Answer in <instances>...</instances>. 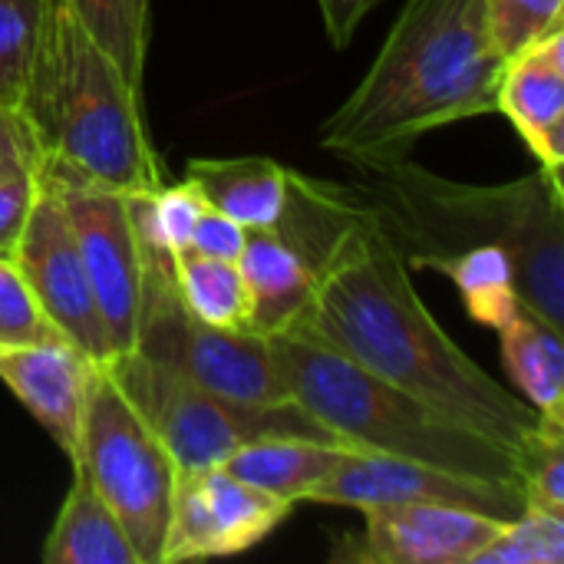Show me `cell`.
I'll return each mask as SVG.
<instances>
[{
    "instance_id": "30",
    "label": "cell",
    "mask_w": 564,
    "mask_h": 564,
    "mask_svg": "<svg viewBox=\"0 0 564 564\" xmlns=\"http://www.w3.org/2000/svg\"><path fill=\"white\" fill-rule=\"evenodd\" d=\"M36 195V172L0 178V258L10 261Z\"/></svg>"
},
{
    "instance_id": "27",
    "label": "cell",
    "mask_w": 564,
    "mask_h": 564,
    "mask_svg": "<svg viewBox=\"0 0 564 564\" xmlns=\"http://www.w3.org/2000/svg\"><path fill=\"white\" fill-rule=\"evenodd\" d=\"M525 509L564 519V430L545 426L539 443L519 463Z\"/></svg>"
},
{
    "instance_id": "3",
    "label": "cell",
    "mask_w": 564,
    "mask_h": 564,
    "mask_svg": "<svg viewBox=\"0 0 564 564\" xmlns=\"http://www.w3.org/2000/svg\"><path fill=\"white\" fill-rule=\"evenodd\" d=\"M502 69L489 0H406L364 79L321 126V145L350 165L403 159L420 135L496 112Z\"/></svg>"
},
{
    "instance_id": "32",
    "label": "cell",
    "mask_w": 564,
    "mask_h": 564,
    "mask_svg": "<svg viewBox=\"0 0 564 564\" xmlns=\"http://www.w3.org/2000/svg\"><path fill=\"white\" fill-rule=\"evenodd\" d=\"M380 0H317V10H321V20H324V33L327 40L344 50L354 33L360 30V23L367 20V13L377 7Z\"/></svg>"
},
{
    "instance_id": "18",
    "label": "cell",
    "mask_w": 564,
    "mask_h": 564,
    "mask_svg": "<svg viewBox=\"0 0 564 564\" xmlns=\"http://www.w3.org/2000/svg\"><path fill=\"white\" fill-rule=\"evenodd\" d=\"M40 558L43 564H139L122 522L79 469H73V486Z\"/></svg>"
},
{
    "instance_id": "23",
    "label": "cell",
    "mask_w": 564,
    "mask_h": 564,
    "mask_svg": "<svg viewBox=\"0 0 564 564\" xmlns=\"http://www.w3.org/2000/svg\"><path fill=\"white\" fill-rule=\"evenodd\" d=\"M96 46L142 89L149 50V0H63Z\"/></svg>"
},
{
    "instance_id": "25",
    "label": "cell",
    "mask_w": 564,
    "mask_h": 564,
    "mask_svg": "<svg viewBox=\"0 0 564 564\" xmlns=\"http://www.w3.org/2000/svg\"><path fill=\"white\" fill-rule=\"evenodd\" d=\"M564 519L525 509L502 522L499 535L479 552L473 564H562Z\"/></svg>"
},
{
    "instance_id": "17",
    "label": "cell",
    "mask_w": 564,
    "mask_h": 564,
    "mask_svg": "<svg viewBox=\"0 0 564 564\" xmlns=\"http://www.w3.org/2000/svg\"><path fill=\"white\" fill-rule=\"evenodd\" d=\"M185 182L208 208L235 218L241 228L271 231L284 215L291 172L264 155L192 159L185 165Z\"/></svg>"
},
{
    "instance_id": "31",
    "label": "cell",
    "mask_w": 564,
    "mask_h": 564,
    "mask_svg": "<svg viewBox=\"0 0 564 564\" xmlns=\"http://www.w3.org/2000/svg\"><path fill=\"white\" fill-rule=\"evenodd\" d=\"M245 238H248V228H241L235 218L215 212L205 205L195 231H192V245L188 251L195 254H205V258H225V261H238L241 248H245Z\"/></svg>"
},
{
    "instance_id": "19",
    "label": "cell",
    "mask_w": 564,
    "mask_h": 564,
    "mask_svg": "<svg viewBox=\"0 0 564 564\" xmlns=\"http://www.w3.org/2000/svg\"><path fill=\"white\" fill-rule=\"evenodd\" d=\"M502 344L506 373L522 390V400L532 403L549 426L564 430V344L562 330L519 307L502 327H496Z\"/></svg>"
},
{
    "instance_id": "4",
    "label": "cell",
    "mask_w": 564,
    "mask_h": 564,
    "mask_svg": "<svg viewBox=\"0 0 564 564\" xmlns=\"http://www.w3.org/2000/svg\"><path fill=\"white\" fill-rule=\"evenodd\" d=\"M271 357L288 397L347 449L416 459L453 476L522 489L516 453L449 423L416 397L321 344L304 327L274 334Z\"/></svg>"
},
{
    "instance_id": "16",
    "label": "cell",
    "mask_w": 564,
    "mask_h": 564,
    "mask_svg": "<svg viewBox=\"0 0 564 564\" xmlns=\"http://www.w3.org/2000/svg\"><path fill=\"white\" fill-rule=\"evenodd\" d=\"M238 268L251 294L248 330L274 337L304 321L314 301V264L288 238L274 228L248 231Z\"/></svg>"
},
{
    "instance_id": "2",
    "label": "cell",
    "mask_w": 564,
    "mask_h": 564,
    "mask_svg": "<svg viewBox=\"0 0 564 564\" xmlns=\"http://www.w3.org/2000/svg\"><path fill=\"white\" fill-rule=\"evenodd\" d=\"M347 182L406 268H433L473 248H502L516 268L522 304L564 330V182L532 172L502 185L440 178L416 162L354 165Z\"/></svg>"
},
{
    "instance_id": "5",
    "label": "cell",
    "mask_w": 564,
    "mask_h": 564,
    "mask_svg": "<svg viewBox=\"0 0 564 564\" xmlns=\"http://www.w3.org/2000/svg\"><path fill=\"white\" fill-rule=\"evenodd\" d=\"M43 159L112 192H149L165 182L152 149L142 89L96 46L79 20L53 3L46 50L26 99Z\"/></svg>"
},
{
    "instance_id": "15",
    "label": "cell",
    "mask_w": 564,
    "mask_h": 564,
    "mask_svg": "<svg viewBox=\"0 0 564 564\" xmlns=\"http://www.w3.org/2000/svg\"><path fill=\"white\" fill-rule=\"evenodd\" d=\"M496 112H502L539 169L562 178L564 169V30L549 33L525 53L512 56L499 79Z\"/></svg>"
},
{
    "instance_id": "1",
    "label": "cell",
    "mask_w": 564,
    "mask_h": 564,
    "mask_svg": "<svg viewBox=\"0 0 564 564\" xmlns=\"http://www.w3.org/2000/svg\"><path fill=\"white\" fill-rule=\"evenodd\" d=\"M340 192L347 212L314 258V301L297 327L522 463L549 423L436 324L397 245L347 185Z\"/></svg>"
},
{
    "instance_id": "26",
    "label": "cell",
    "mask_w": 564,
    "mask_h": 564,
    "mask_svg": "<svg viewBox=\"0 0 564 564\" xmlns=\"http://www.w3.org/2000/svg\"><path fill=\"white\" fill-rule=\"evenodd\" d=\"M564 30V0H489V40L502 63Z\"/></svg>"
},
{
    "instance_id": "14",
    "label": "cell",
    "mask_w": 564,
    "mask_h": 564,
    "mask_svg": "<svg viewBox=\"0 0 564 564\" xmlns=\"http://www.w3.org/2000/svg\"><path fill=\"white\" fill-rule=\"evenodd\" d=\"M93 360L63 337L0 350V380L69 459Z\"/></svg>"
},
{
    "instance_id": "9",
    "label": "cell",
    "mask_w": 564,
    "mask_h": 564,
    "mask_svg": "<svg viewBox=\"0 0 564 564\" xmlns=\"http://www.w3.org/2000/svg\"><path fill=\"white\" fill-rule=\"evenodd\" d=\"M40 175L53 185L69 215L112 357L132 354L142 311V251L126 212V195L76 178L46 159H40Z\"/></svg>"
},
{
    "instance_id": "22",
    "label": "cell",
    "mask_w": 564,
    "mask_h": 564,
    "mask_svg": "<svg viewBox=\"0 0 564 564\" xmlns=\"http://www.w3.org/2000/svg\"><path fill=\"white\" fill-rule=\"evenodd\" d=\"M56 0H0V109H26Z\"/></svg>"
},
{
    "instance_id": "10",
    "label": "cell",
    "mask_w": 564,
    "mask_h": 564,
    "mask_svg": "<svg viewBox=\"0 0 564 564\" xmlns=\"http://www.w3.org/2000/svg\"><path fill=\"white\" fill-rule=\"evenodd\" d=\"M10 261L26 281L46 324L76 350H83L93 364L99 367L109 364L112 347L106 340V327L79 258L69 215L59 195L53 192V185L40 175V169H36V195Z\"/></svg>"
},
{
    "instance_id": "21",
    "label": "cell",
    "mask_w": 564,
    "mask_h": 564,
    "mask_svg": "<svg viewBox=\"0 0 564 564\" xmlns=\"http://www.w3.org/2000/svg\"><path fill=\"white\" fill-rule=\"evenodd\" d=\"M175 291L182 307L202 324L248 330L251 294L238 261L182 251L175 254Z\"/></svg>"
},
{
    "instance_id": "13",
    "label": "cell",
    "mask_w": 564,
    "mask_h": 564,
    "mask_svg": "<svg viewBox=\"0 0 564 564\" xmlns=\"http://www.w3.org/2000/svg\"><path fill=\"white\" fill-rule=\"evenodd\" d=\"M502 522L473 509L413 502L364 509V532L350 542V562L473 564Z\"/></svg>"
},
{
    "instance_id": "20",
    "label": "cell",
    "mask_w": 564,
    "mask_h": 564,
    "mask_svg": "<svg viewBox=\"0 0 564 564\" xmlns=\"http://www.w3.org/2000/svg\"><path fill=\"white\" fill-rule=\"evenodd\" d=\"M340 453L344 446H330V443H314V440H297V436H268V440L238 446L221 463V469L288 506H297L311 499L314 486L334 469Z\"/></svg>"
},
{
    "instance_id": "8",
    "label": "cell",
    "mask_w": 564,
    "mask_h": 564,
    "mask_svg": "<svg viewBox=\"0 0 564 564\" xmlns=\"http://www.w3.org/2000/svg\"><path fill=\"white\" fill-rule=\"evenodd\" d=\"M132 354L241 403L291 400L271 357V337L192 317L178 301L175 258L169 254H142V311Z\"/></svg>"
},
{
    "instance_id": "12",
    "label": "cell",
    "mask_w": 564,
    "mask_h": 564,
    "mask_svg": "<svg viewBox=\"0 0 564 564\" xmlns=\"http://www.w3.org/2000/svg\"><path fill=\"white\" fill-rule=\"evenodd\" d=\"M307 502L347 506L357 512L373 509V506L440 502V506L473 509L499 522H509L519 512H525V496L516 486L479 482L469 476L443 473L416 459L364 453V449H344L334 469L314 486Z\"/></svg>"
},
{
    "instance_id": "11",
    "label": "cell",
    "mask_w": 564,
    "mask_h": 564,
    "mask_svg": "<svg viewBox=\"0 0 564 564\" xmlns=\"http://www.w3.org/2000/svg\"><path fill=\"white\" fill-rule=\"evenodd\" d=\"M294 506L235 479L221 466L175 473L162 564L225 558L261 545Z\"/></svg>"
},
{
    "instance_id": "6",
    "label": "cell",
    "mask_w": 564,
    "mask_h": 564,
    "mask_svg": "<svg viewBox=\"0 0 564 564\" xmlns=\"http://www.w3.org/2000/svg\"><path fill=\"white\" fill-rule=\"evenodd\" d=\"M126 400L152 426L175 463V473H198L221 466L238 446L268 436H297L344 446L324 423H317L294 400L288 403H241L212 393L182 373L152 364L139 354H122L102 364ZM347 449V446H344Z\"/></svg>"
},
{
    "instance_id": "24",
    "label": "cell",
    "mask_w": 564,
    "mask_h": 564,
    "mask_svg": "<svg viewBox=\"0 0 564 564\" xmlns=\"http://www.w3.org/2000/svg\"><path fill=\"white\" fill-rule=\"evenodd\" d=\"M440 274H446L456 291L463 294L469 314L486 327H502L522 304L516 288V268L512 258L502 248H473L446 264H440Z\"/></svg>"
},
{
    "instance_id": "28",
    "label": "cell",
    "mask_w": 564,
    "mask_h": 564,
    "mask_svg": "<svg viewBox=\"0 0 564 564\" xmlns=\"http://www.w3.org/2000/svg\"><path fill=\"white\" fill-rule=\"evenodd\" d=\"M50 337H59V334L46 324L17 264L0 258V350L30 347Z\"/></svg>"
},
{
    "instance_id": "7",
    "label": "cell",
    "mask_w": 564,
    "mask_h": 564,
    "mask_svg": "<svg viewBox=\"0 0 564 564\" xmlns=\"http://www.w3.org/2000/svg\"><path fill=\"white\" fill-rule=\"evenodd\" d=\"M69 463L73 469L86 473L93 489L116 512L139 564H162L175 463L99 364L86 383Z\"/></svg>"
},
{
    "instance_id": "29",
    "label": "cell",
    "mask_w": 564,
    "mask_h": 564,
    "mask_svg": "<svg viewBox=\"0 0 564 564\" xmlns=\"http://www.w3.org/2000/svg\"><path fill=\"white\" fill-rule=\"evenodd\" d=\"M40 159H43V149L26 112L0 109V178L36 172Z\"/></svg>"
}]
</instances>
